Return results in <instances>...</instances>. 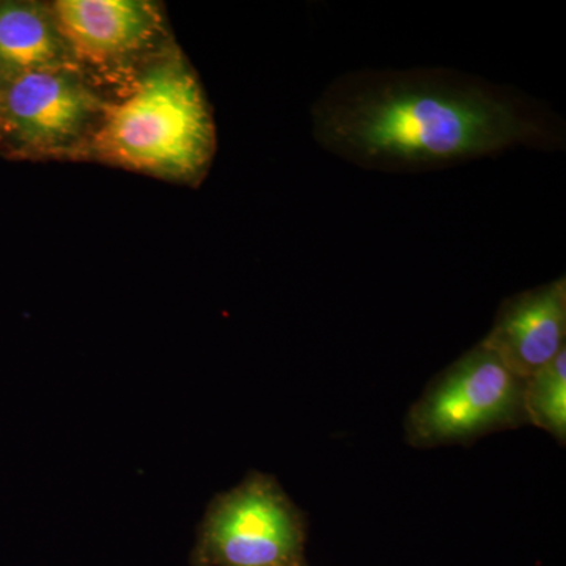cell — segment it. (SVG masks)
I'll use <instances>...</instances> for the list:
<instances>
[{"instance_id": "cell-1", "label": "cell", "mask_w": 566, "mask_h": 566, "mask_svg": "<svg viewBox=\"0 0 566 566\" xmlns=\"http://www.w3.org/2000/svg\"><path fill=\"white\" fill-rule=\"evenodd\" d=\"M319 145L381 172H424L510 148L558 147L560 126L509 88L450 70L360 71L314 107Z\"/></svg>"}, {"instance_id": "cell-2", "label": "cell", "mask_w": 566, "mask_h": 566, "mask_svg": "<svg viewBox=\"0 0 566 566\" xmlns=\"http://www.w3.org/2000/svg\"><path fill=\"white\" fill-rule=\"evenodd\" d=\"M92 147L99 158L140 172L199 174L214 147L199 82L181 62L153 66L128 98L107 107Z\"/></svg>"}, {"instance_id": "cell-3", "label": "cell", "mask_w": 566, "mask_h": 566, "mask_svg": "<svg viewBox=\"0 0 566 566\" xmlns=\"http://www.w3.org/2000/svg\"><path fill=\"white\" fill-rule=\"evenodd\" d=\"M524 381L480 344L428 389L409 417L420 446L463 441L524 416ZM526 417V416H524Z\"/></svg>"}, {"instance_id": "cell-4", "label": "cell", "mask_w": 566, "mask_h": 566, "mask_svg": "<svg viewBox=\"0 0 566 566\" xmlns=\"http://www.w3.org/2000/svg\"><path fill=\"white\" fill-rule=\"evenodd\" d=\"M304 531L277 488L255 479L212 506L196 549L197 566H301Z\"/></svg>"}, {"instance_id": "cell-5", "label": "cell", "mask_w": 566, "mask_h": 566, "mask_svg": "<svg viewBox=\"0 0 566 566\" xmlns=\"http://www.w3.org/2000/svg\"><path fill=\"white\" fill-rule=\"evenodd\" d=\"M96 109L95 96L66 69L22 74L0 85L2 147L22 153L65 147Z\"/></svg>"}, {"instance_id": "cell-6", "label": "cell", "mask_w": 566, "mask_h": 566, "mask_svg": "<svg viewBox=\"0 0 566 566\" xmlns=\"http://www.w3.org/2000/svg\"><path fill=\"white\" fill-rule=\"evenodd\" d=\"M565 277L510 297L482 345L526 381L565 349Z\"/></svg>"}, {"instance_id": "cell-7", "label": "cell", "mask_w": 566, "mask_h": 566, "mask_svg": "<svg viewBox=\"0 0 566 566\" xmlns=\"http://www.w3.org/2000/svg\"><path fill=\"white\" fill-rule=\"evenodd\" d=\"M55 25L82 61L106 63L142 50L158 25L155 9L139 0H61Z\"/></svg>"}, {"instance_id": "cell-8", "label": "cell", "mask_w": 566, "mask_h": 566, "mask_svg": "<svg viewBox=\"0 0 566 566\" xmlns=\"http://www.w3.org/2000/svg\"><path fill=\"white\" fill-rule=\"evenodd\" d=\"M66 44L39 3L0 2V85L32 71L65 69Z\"/></svg>"}, {"instance_id": "cell-9", "label": "cell", "mask_w": 566, "mask_h": 566, "mask_svg": "<svg viewBox=\"0 0 566 566\" xmlns=\"http://www.w3.org/2000/svg\"><path fill=\"white\" fill-rule=\"evenodd\" d=\"M524 416L564 441L566 436V349L524 381Z\"/></svg>"}, {"instance_id": "cell-10", "label": "cell", "mask_w": 566, "mask_h": 566, "mask_svg": "<svg viewBox=\"0 0 566 566\" xmlns=\"http://www.w3.org/2000/svg\"><path fill=\"white\" fill-rule=\"evenodd\" d=\"M0 147H2V132H0Z\"/></svg>"}, {"instance_id": "cell-11", "label": "cell", "mask_w": 566, "mask_h": 566, "mask_svg": "<svg viewBox=\"0 0 566 566\" xmlns=\"http://www.w3.org/2000/svg\"><path fill=\"white\" fill-rule=\"evenodd\" d=\"M301 566H303V565H301Z\"/></svg>"}]
</instances>
